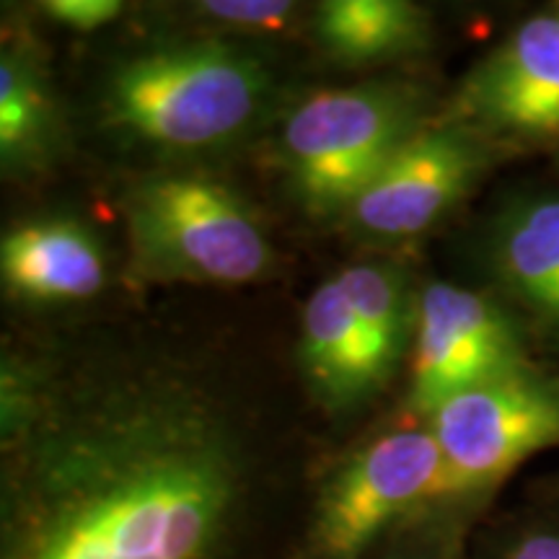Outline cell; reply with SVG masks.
Wrapping results in <instances>:
<instances>
[{
	"mask_svg": "<svg viewBox=\"0 0 559 559\" xmlns=\"http://www.w3.org/2000/svg\"><path fill=\"white\" fill-rule=\"evenodd\" d=\"M264 461L171 376L3 409L0 559H260Z\"/></svg>",
	"mask_w": 559,
	"mask_h": 559,
	"instance_id": "cell-1",
	"label": "cell"
},
{
	"mask_svg": "<svg viewBox=\"0 0 559 559\" xmlns=\"http://www.w3.org/2000/svg\"><path fill=\"white\" fill-rule=\"evenodd\" d=\"M436 510L469 519L449 498L445 461L428 423L383 430L321 474L293 559H376L402 528Z\"/></svg>",
	"mask_w": 559,
	"mask_h": 559,
	"instance_id": "cell-2",
	"label": "cell"
},
{
	"mask_svg": "<svg viewBox=\"0 0 559 559\" xmlns=\"http://www.w3.org/2000/svg\"><path fill=\"white\" fill-rule=\"evenodd\" d=\"M264 96L260 62L221 41L138 55L109 86L115 120L166 148H207L254 120Z\"/></svg>",
	"mask_w": 559,
	"mask_h": 559,
	"instance_id": "cell-3",
	"label": "cell"
},
{
	"mask_svg": "<svg viewBox=\"0 0 559 559\" xmlns=\"http://www.w3.org/2000/svg\"><path fill=\"white\" fill-rule=\"evenodd\" d=\"M425 423L443 453L451 502L481 523L510 474L559 445V376L510 370L461 391Z\"/></svg>",
	"mask_w": 559,
	"mask_h": 559,
	"instance_id": "cell-4",
	"label": "cell"
},
{
	"mask_svg": "<svg viewBox=\"0 0 559 559\" xmlns=\"http://www.w3.org/2000/svg\"><path fill=\"white\" fill-rule=\"evenodd\" d=\"M135 260L151 275L241 285L270 267L260 221L234 192L205 177H158L128 198Z\"/></svg>",
	"mask_w": 559,
	"mask_h": 559,
	"instance_id": "cell-5",
	"label": "cell"
},
{
	"mask_svg": "<svg viewBox=\"0 0 559 559\" xmlns=\"http://www.w3.org/2000/svg\"><path fill=\"white\" fill-rule=\"evenodd\" d=\"M419 128L415 96L404 88L321 91L285 122L283 156L300 200L313 213H347Z\"/></svg>",
	"mask_w": 559,
	"mask_h": 559,
	"instance_id": "cell-6",
	"label": "cell"
},
{
	"mask_svg": "<svg viewBox=\"0 0 559 559\" xmlns=\"http://www.w3.org/2000/svg\"><path fill=\"white\" fill-rule=\"evenodd\" d=\"M412 347L409 409L419 419L461 391L531 366L513 313L453 283H430L417 296Z\"/></svg>",
	"mask_w": 559,
	"mask_h": 559,
	"instance_id": "cell-7",
	"label": "cell"
},
{
	"mask_svg": "<svg viewBox=\"0 0 559 559\" xmlns=\"http://www.w3.org/2000/svg\"><path fill=\"white\" fill-rule=\"evenodd\" d=\"M495 153L498 145L464 122L419 128L349 205V226L376 241L415 239L469 198Z\"/></svg>",
	"mask_w": 559,
	"mask_h": 559,
	"instance_id": "cell-8",
	"label": "cell"
},
{
	"mask_svg": "<svg viewBox=\"0 0 559 559\" xmlns=\"http://www.w3.org/2000/svg\"><path fill=\"white\" fill-rule=\"evenodd\" d=\"M451 120L469 124L495 145H559V11L521 21L474 66Z\"/></svg>",
	"mask_w": 559,
	"mask_h": 559,
	"instance_id": "cell-9",
	"label": "cell"
},
{
	"mask_svg": "<svg viewBox=\"0 0 559 559\" xmlns=\"http://www.w3.org/2000/svg\"><path fill=\"white\" fill-rule=\"evenodd\" d=\"M489 267L536 330L559 345V194H526L495 215Z\"/></svg>",
	"mask_w": 559,
	"mask_h": 559,
	"instance_id": "cell-10",
	"label": "cell"
},
{
	"mask_svg": "<svg viewBox=\"0 0 559 559\" xmlns=\"http://www.w3.org/2000/svg\"><path fill=\"white\" fill-rule=\"evenodd\" d=\"M5 285L29 300H81L104 285L99 241L81 223L47 218L13 228L0 243Z\"/></svg>",
	"mask_w": 559,
	"mask_h": 559,
	"instance_id": "cell-11",
	"label": "cell"
},
{
	"mask_svg": "<svg viewBox=\"0 0 559 559\" xmlns=\"http://www.w3.org/2000/svg\"><path fill=\"white\" fill-rule=\"evenodd\" d=\"M300 366L330 404H353L376 391L366 342L340 280L321 283L300 321Z\"/></svg>",
	"mask_w": 559,
	"mask_h": 559,
	"instance_id": "cell-12",
	"label": "cell"
},
{
	"mask_svg": "<svg viewBox=\"0 0 559 559\" xmlns=\"http://www.w3.org/2000/svg\"><path fill=\"white\" fill-rule=\"evenodd\" d=\"M321 45L345 62H376L425 39V11L404 0H330L317 11Z\"/></svg>",
	"mask_w": 559,
	"mask_h": 559,
	"instance_id": "cell-13",
	"label": "cell"
},
{
	"mask_svg": "<svg viewBox=\"0 0 559 559\" xmlns=\"http://www.w3.org/2000/svg\"><path fill=\"white\" fill-rule=\"evenodd\" d=\"M337 280L360 324L370 373L381 386L400 362L409 332L415 334L417 300H409L402 272L389 264H355Z\"/></svg>",
	"mask_w": 559,
	"mask_h": 559,
	"instance_id": "cell-14",
	"label": "cell"
},
{
	"mask_svg": "<svg viewBox=\"0 0 559 559\" xmlns=\"http://www.w3.org/2000/svg\"><path fill=\"white\" fill-rule=\"evenodd\" d=\"M47 94L32 60L5 50L0 60V153L3 158L29 156L45 135Z\"/></svg>",
	"mask_w": 559,
	"mask_h": 559,
	"instance_id": "cell-15",
	"label": "cell"
},
{
	"mask_svg": "<svg viewBox=\"0 0 559 559\" xmlns=\"http://www.w3.org/2000/svg\"><path fill=\"white\" fill-rule=\"evenodd\" d=\"M472 559H559V502L479 523L472 536Z\"/></svg>",
	"mask_w": 559,
	"mask_h": 559,
	"instance_id": "cell-16",
	"label": "cell"
},
{
	"mask_svg": "<svg viewBox=\"0 0 559 559\" xmlns=\"http://www.w3.org/2000/svg\"><path fill=\"white\" fill-rule=\"evenodd\" d=\"M479 523L436 510L402 528L376 559H472V536Z\"/></svg>",
	"mask_w": 559,
	"mask_h": 559,
	"instance_id": "cell-17",
	"label": "cell"
},
{
	"mask_svg": "<svg viewBox=\"0 0 559 559\" xmlns=\"http://www.w3.org/2000/svg\"><path fill=\"white\" fill-rule=\"evenodd\" d=\"M202 16L223 21L228 26H251V29H280L293 16L296 5L280 0H213L198 5Z\"/></svg>",
	"mask_w": 559,
	"mask_h": 559,
	"instance_id": "cell-18",
	"label": "cell"
},
{
	"mask_svg": "<svg viewBox=\"0 0 559 559\" xmlns=\"http://www.w3.org/2000/svg\"><path fill=\"white\" fill-rule=\"evenodd\" d=\"M45 11L73 29H96L120 16L122 3L120 0H50L45 3Z\"/></svg>",
	"mask_w": 559,
	"mask_h": 559,
	"instance_id": "cell-19",
	"label": "cell"
},
{
	"mask_svg": "<svg viewBox=\"0 0 559 559\" xmlns=\"http://www.w3.org/2000/svg\"><path fill=\"white\" fill-rule=\"evenodd\" d=\"M542 495H544V500L559 502V474H557V477H551V479H547V485H544V489H542Z\"/></svg>",
	"mask_w": 559,
	"mask_h": 559,
	"instance_id": "cell-20",
	"label": "cell"
},
{
	"mask_svg": "<svg viewBox=\"0 0 559 559\" xmlns=\"http://www.w3.org/2000/svg\"><path fill=\"white\" fill-rule=\"evenodd\" d=\"M557 164H559V145H557Z\"/></svg>",
	"mask_w": 559,
	"mask_h": 559,
	"instance_id": "cell-21",
	"label": "cell"
},
{
	"mask_svg": "<svg viewBox=\"0 0 559 559\" xmlns=\"http://www.w3.org/2000/svg\"><path fill=\"white\" fill-rule=\"evenodd\" d=\"M557 11H559V5H557Z\"/></svg>",
	"mask_w": 559,
	"mask_h": 559,
	"instance_id": "cell-22",
	"label": "cell"
}]
</instances>
